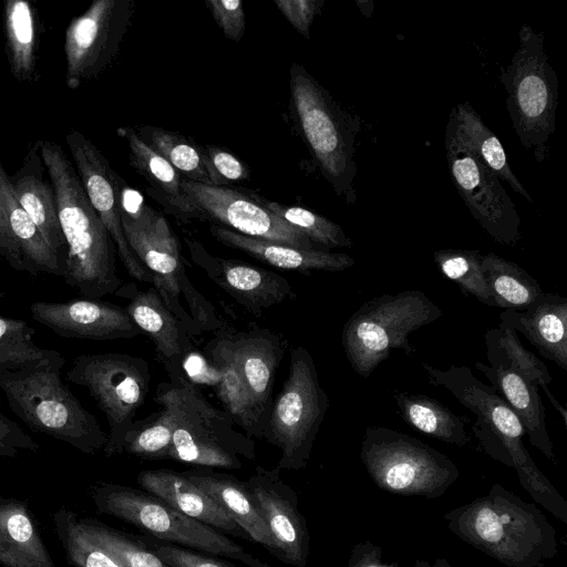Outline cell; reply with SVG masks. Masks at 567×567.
I'll return each instance as SVG.
<instances>
[{"label": "cell", "mask_w": 567, "mask_h": 567, "mask_svg": "<svg viewBox=\"0 0 567 567\" xmlns=\"http://www.w3.org/2000/svg\"><path fill=\"white\" fill-rule=\"evenodd\" d=\"M54 188L66 245L63 280L87 299H101L122 287L115 245L92 207L79 175L60 145L38 141Z\"/></svg>", "instance_id": "1"}, {"label": "cell", "mask_w": 567, "mask_h": 567, "mask_svg": "<svg viewBox=\"0 0 567 567\" xmlns=\"http://www.w3.org/2000/svg\"><path fill=\"white\" fill-rule=\"evenodd\" d=\"M431 385L447 390L476 416L472 431L493 460L513 467L534 499L567 523V503L536 466L523 443L525 429L505 400L465 365L446 370L422 362Z\"/></svg>", "instance_id": "2"}, {"label": "cell", "mask_w": 567, "mask_h": 567, "mask_svg": "<svg viewBox=\"0 0 567 567\" xmlns=\"http://www.w3.org/2000/svg\"><path fill=\"white\" fill-rule=\"evenodd\" d=\"M444 517L460 538L509 567H540L557 554L543 513L499 484Z\"/></svg>", "instance_id": "3"}, {"label": "cell", "mask_w": 567, "mask_h": 567, "mask_svg": "<svg viewBox=\"0 0 567 567\" xmlns=\"http://www.w3.org/2000/svg\"><path fill=\"white\" fill-rule=\"evenodd\" d=\"M64 363L56 351L38 364L0 371V390L11 411L33 432L94 454L104 449L107 434L62 381Z\"/></svg>", "instance_id": "4"}, {"label": "cell", "mask_w": 567, "mask_h": 567, "mask_svg": "<svg viewBox=\"0 0 567 567\" xmlns=\"http://www.w3.org/2000/svg\"><path fill=\"white\" fill-rule=\"evenodd\" d=\"M289 111L305 146L334 193L357 202L355 136L358 117L350 116L301 64L289 70Z\"/></svg>", "instance_id": "5"}, {"label": "cell", "mask_w": 567, "mask_h": 567, "mask_svg": "<svg viewBox=\"0 0 567 567\" xmlns=\"http://www.w3.org/2000/svg\"><path fill=\"white\" fill-rule=\"evenodd\" d=\"M154 401L171 413L166 460L227 470H240L241 457L255 460L254 440L235 430L230 415L213 406L183 375L171 372V381L158 385Z\"/></svg>", "instance_id": "6"}, {"label": "cell", "mask_w": 567, "mask_h": 567, "mask_svg": "<svg viewBox=\"0 0 567 567\" xmlns=\"http://www.w3.org/2000/svg\"><path fill=\"white\" fill-rule=\"evenodd\" d=\"M90 494L100 514L122 519L157 539L233 558L248 567H271L223 532L185 515L144 489L100 481L91 486Z\"/></svg>", "instance_id": "7"}, {"label": "cell", "mask_w": 567, "mask_h": 567, "mask_svg": "<svg viewBox=\"0 0 567 567\" xmlns=\"http://www.w3.org/2000/svg\"><path fill=\"white\" fill-rule=\"evenodd\" d=\"M443 316L423 291L384 293L363 302L346 321L341 343L354 372L368 378L392 350L415 353L409 336Z\"/></svg>", "instance_id": "8"}, {"label": "cell", "mask_w": 567, "mask_h": 567, "mask_svg": "<svg viewBox=\"0 0 567 567\" xmlns=\"http://www.w3.org/2000/svg\"><path fill=\"white\" fill-rule=\"evenodd\" d=\"M518 38V48L499 80L516 135L542 163L556 126L558 78L544 49V33L524 24Z\"/></svg>", "instance_id": "9"}, {"label": "cell", "mask_w": 567, "mask_h": 567, "mask_svg": "<svg viewBox=\"0 0 567 567\" xmlns=\"http://www.w3.org/2000/svg\"><path fill=\"white\" fill-rule=\"evenodd\" d=\"M329 408L315 360L301 346L290 350V363L281 391L271 404L265 440L278 447V471L303 470Z\"/></svg>", "instance_id": "10"}, {"label": "cell", "mask_w": 567, "mask_h": 567, "mask_svg": "<svg viewBox=\"0 0 567 567\" xmlns=\"http://www.w3.org/2000/svg\"><path fill=\"white\" fill-rule=\"evenodd\" d=\"M360 457L380 488L401 495L437 497L460 475L446 455L412 435L384 426L365 429Z\"/></svg>", "instance_id": "11"}, {"label": "cell", "mask_w": 567, "mask_h": 567, "mask_svg": "<svg viewBox=\"0 0 567 567\" xmlns=\"http://www.w3.org/2000/svg\"><path fill=\"white\" fill-rule=\"evenodd\" d=\"M150 368L145 359L106 352L78 355L66 380L85 388L109 424L106 456L123 453L124 437L150 391Z\"/></svg>", "instance_id": "12"}, {"label": "cell", "mask_w": 567, "mask_h": 567, "mask_svg": "<svg viewBox=\"0 0 567 567\" xmlns=\"http://www.w3.org/2000/svg\"><path fill=\"white\" fill-rule=\"evenodd\" d=\"M444 147L452 182L474 219L495 241L515 246L520 239L516 206L497 175L473 151L453 110L445 128Z\"/></svg>", "instance_id": "13"}, {"label": "cell", "mask_w": 567, "mask_h": 567, "mask_svg": "<svg viewBox=\"0 0 567 567\" xmlns=\"http://www.w3.org/2000/svg\"><path fill=\"white\" fill-rule=\"evenodd\" d=\"M122 227L130 248L152 274L153 287L188 333H200L190 315L182 306L183 295L187 305L199 295L187 278L178 243L166 219L148 205L142 204L134 212H121Z\"/></svg>", "instance_id": "14"}, {"label": "cell", "mask_w": 567, "mask_h": 567, "mask_svg": "<svg viewBox=\"0 0 567 567\" xmlns=\"http://www.w3.org/2000/svg\"><path fill=\"white\" fill-rule=\"evenodd\" d=\"M134 0H95L68 25L65 82L76 90L115 60L135 13Z\"/></svg>", "instance_id": "15"}, {"label": "cell", "mask_w": 567, "mask_h": 567, "mask_svg": "<svg viewBox=\"0 0 567 567\" xmlns=\"http://www.w3.org/2000/svg\"><path fill=\"white\" fill-rule=\"evenodd\" d=\"M182 188L198 215H205L225 228L296 248L318 249L302 231L264 207L255 195L184 178Z\"/></svg>", "instance_id": "16"}, {"label": "cell", "mask_w": 567, "mask_h": 567, "mask_svg": "<svg viewBox=\"0 0 567 567\" xmlns=\"http://www.w3.org/2000/svg\"><path fill=\"white\" fill-rule=\"evenodd\" d=\"M65 142L89 200L110 234L125 269L134 279L153 285L152 274L132 251L123 231L121 212L124 182L102 152L81 132L72 130L66 134Z\"/></svg>", "instance_id": "17"}, {"label": "cell", "mask_w": 567, "mask_h": 567, "mask_svg": "<svg viewBox=\"0 0 567 567\" xmlns=\"http://www.w3.org/2000/svg\"><path fill=\"white\" fill-rule=\"evenodd\" d=\"M279 472L257 465L244 484L271 533L279 560L305 567L310 547L307 523L299 511L297 493Z\"/></svg>", "instance_id": "18"}, {"label": "cell", "mask_w": 567, "mask_h": 567, "mask_svg": "<svg viewBox=\"0 0 567 567\" xmlns=\"http://www.w3.org/2000/svg\"><path fill=\"white\" fill-rule=\"evenodd\" d=\"M32 318L63 338L110 341L142 334L124 307L101 299L35 301Z\"/></svg>", "instance_id": "19"}, {"label": "cell", "mask_w": 567, "mask_h": 567, "mask_svg": "<svg viewBox=\"0 0 567 567\" xmlns=\"http://www.w3.org/2000/svg\"><path fill=\"white\" fill-rule=\"evenodd\" d=\"M224 334L266 434L275 374L287 341L280 333L257 327Z\"/></svg>", "instance_id": "20"}, {"label": "cell", "mask_w": 567, "mask_h": 567, "mask_svg": "<svg viewBox=\"0 0 567 567\" xmlns=\"http://www.w3.org/2000/svg\"><path fill=\"white\" fill-rule=\"evenodd\" d=\"M195 261L210 279L248 312L260 316L292 295L290 282L279 274L234 259L194 250Z\"/></svg>", "instance_id": "21"}, {"label": "cell", "mask_w": 567, "mask_h": 567, "mask_svg": "<svg viewBox=\"0 0 567 567\" xmlns=\"http://www.w3.org/2000/svg\"><path fill=\"white\" fill-rule=\"evenodd\" d=\"M47 168L37 142L30 147L21 167L9 176L13 194L48 244L65 261L66 245L61 229L54 188L45 176Z\"/></svg>", "instance_id": "22"}, {"label": "cell", "mask_w": 567, "mask_h": 567, "mask_svg": "<svg viewBox=\"0 0 567 567\" xmlns=\"http://www.w3.org/2000/svg\"><path fill=\"white\" fill-rule=\"evenodd\" d=\"M499 320L519 331L544 359L567 370V298L544 292L523 311H502Z\"/></svg>", "instance_id": "23"}, {"label": "cell", "mask_w": 567, "mask_h": 567, "mask_svg": "<svg viewBox=\"0 0 567 567\" xmlns=\"http://www.w3.org/2000/svg\"><path fill=\"white\" fill-rule=\"evenodd\" d=\"M137 483L185 515L224 533L249 539L236 522L182 472L145 470L138 473Z\"/></svg>", "instance_id": "24"}, {"label": "cell", "mask_w": 567, "mask_h": 567, "mask_svg": "<svg viewBox=\"0 0 567 567\" xmlns=\"http://www.w3.org/2000/svg\"><path fill=\"white\" fill-rule=\"evenodd\" d=\"M210 234L223 245L240 250L264 264L303 275L313 270L342 271L355 264L347 254L296 248L248 237L220 226H212Z\"/></svg>", "instance_id": "25"}, {"label": "cell", "mask_w": 567, "mask_h": 567, "mask_svg": "<svg viewBox=\"0 0 567 567\" xmlns=\"http://www.w3.org/2000/svg\"><path fill=\"white\" fill-rule=\"evenodd\" d=\"M115 293L128 299L125 310L167 362L174 364L192 348L187 329L166 307L154 287L141 291L134 285L122 286Z\"/></svg>", "instance_id": "26"}, {"label": "cell", "mask_w": 567, "mask_h": 567, "mask_svg": "<svg viewBox=\"0 0 567 567\" xmlns=\"http://www.w3.org/2000/svg\"><path fill=\"white\" fill-rule=\"evenodd\" d=\"M182 473L227 513L249 539L260 544L279 559V551L271 533L244 482L230 474L207 470Z\"/></svg>", "instance_id": "27"}, {"label": "cell", "mask_w": 567, "mask_h": 567, "mask_svg": "<svg viewBox=\"0 0 567 567\" xmlns=\"http://www.w3.org/2000/svg\"><path fill=\"white\" fill-rule=\"evenodd\" d=\"M475 367L517 415L528 435L529 443L555 462L553 443L545 422V408L538 386L501 365H489L477 361Z\"/></svg>", "instance_id": "28"}, {"label": "cell", "mask_w": 567, "mask_h": 567, "mask_svg": "<svg viewBox=\"0 0 567 567\" xmlns=\"http://www.w3.org/2000/svg\"><path fill=\"white\" fill-rule=\"evenodd\" d=\"M0 564L3 567H55L28 504L0 497Z\"/></svg>", "instance_id": "29"}, {"label": "cell", "mask_w": 567, "mask_h": 567, "mask_svg": "<svg viewBox=\"0 0 567 567\" xmlns=\"http://www.w3.org/2000/svg\"><path fill=\"white\" fill-rule=\"evenodd\" d=\"M204 353L218 373L217 396L234 423L240 426L247 436L265 437L261 423L241 375L233 359L224 332L213 338L204 348Z\"/></svg>", "instance_id": "30"}, {"label": "cell", "mask_w": 567, "mask_h": 567, "mask_svg": "<svg viewBox=\"0 0 567 567\" xmlns=\"http://www.w3.org/2000/svg\"><path fill=\"white\" fill-rule=\"evenodd\" d=\"M0 184L10 227L22 256L25 272L32 277L48 274L63 278L64 260L48 244L18 203L3 167L0 171Z\"/></svg>", "instance_id": "31"}, {"label": "cell", "mask_w": 567, "mask_h": 567, "mask_svg": "<svg viewBox=\"0 0 567 567\" xmlns=\"http://www.w3.org/2000/svg\"><path fill=\"white\" fill-rule=\"evenodd\" d=\"M393 398L399 415L414 430L457 446L472 445L465 430L468 419L456 415L436 399L408 392H394Z\"/></svg>", "instance_id": "32"}, {"label": "cell", "mask_w": 567, "mask_h": 567, "mask_svg": "<svg viewBox=\"0 0 567 567\" xmlns=\"http://www.w3.org/2000/svg\"><path fill=\"white\" fill-rule=\"evenodd\" d=\"M38 16L27 0L4 2L6 53L10 72L20 82L35 79L38 63Z\"/></svg>", "instance_id": "33"}, {"label": "cell", "mask_w": 567, "mask_h": 567, "mask_svg": "<svg viewBox=\"0 0 567 567\" xmlns=\"http://www.w3.org/2000/svg\"><path fill=\"white\" fill-rule=\"evenodd\" d=\"M128 148L130 163L177 210L198 215L197 209L182 188V176L161 155L147 146L135 128L124 126L116 130Z\"/></svg>", "instance_id": "34"}, {"label": "cell", "mask_w": 567, "mask_h": 567, "mask_svg": "<svg viewBox=\"0 0 567 567\" xmlns=\"http://www.w3.org/2000/svg\"><path fill=\"white\" fill-rule=\"evenodd\" d=\"M481 266L495 307L523 311L544 293L525 269L494 252L482 255Z\"/></svg>", "instance_id": "35"}, {"label": "cell", "mask_w": 567, "mask_h": 567, "mask_svg": "<svg viewBox=\"0 0 567 567\" xmlns=\"http://www.w3.org/2000/svg\"><path fill=\"white\" fill-rule=\"evenodd\" d=\"M141 140L166 159L184 179L213 185L204 147L184 135L165 128L142 125L135 128Z\"/></svg>", "instance_id": "36"}, {"label": "cell", "mask_w": 567, "mask_h": 567, "mask_svg": "<svg viewBox=\"0 0 567 567\" xmlns=\"http://www.w3.org/2000/svg\"><path fill=\"white\" fill-rule=\"evenodd\" d=\"M453 111L458 127L478 158L519 196L533 203L532 196L512 171L498 137L485 125L481 115L468 102L458 103Z\"/></svg>", "instance_id": "37"}, {"label": "cell", "mask_w": 567, "mask_h": 567, "mask_svg": "<svg viewBox=\"0 0 567 567\" xmlns=\"http://www.w3.org/2000/svg\"><path fill=\"white\" fill-rule=\"evenodd\" d=\"M489 365L507 368L536 386L546 388L551 382L546 364L520 342L517 332L499 323L484 334Z\"/></svg>", "instance_id": "38"}, {"label": "cell", "mask_w": 567, "mask_h": 567, "mask_svg": "<svg viewBox=\"0 0 567 567\" xmlns=\"http://www.w3.org/2000/svg\"><path fill=\"white\" fill-rule=\"evenodd\" d=\"M74 512L62 507L53 514L55 535L70 567H124L80 526Z\"/></svg>", "instance_id": "39"}, {"label": "cell", "mask_w": 567, "mask_h": 567, "mask_svg": "<svg viewBox=\"0 0 567 567\" xmlns=\"http://www.w3.org/2000/svg\"><path fill=\"white\" fill-rule=\"evenodd\" d=\"M83 530L106 548L124 567H169L137 536L118 530L106 524L78 516Z\"/></svg>", "instance_id": "40"}, {"label": "cell", "mask_w": 567, "mask_h": 567, "mask_svg": "<svg viewBox=\"0 0 567 567\" xmlns=\"http://www.w3.org/2000/svg\"><path fill=\"white\" fill-rule=\"evenodd\" d=\"M35 333L27 321L0 315V371H18L40 363L56 350L34 343Z\"/></svg>", "instance_id": "41"}, {"label": "cell", "mask_w": 567, "mask_h": 567, "mask_svg": "<svg viewBox=\"0 0 567 567\" xmlns=\"http://www.w3.org/2000/svg\"><path fill=\"white\" fill-rule=\"evenodd\" d=\"M441 274L482 303L495 307L482 270V254L476 249H441L433 254Z\"/></svg>", "instance_id": "42"}, {"label": "cell", "mask_w": 567, "mask_h": 567, "mask_svg": "<svg viewBox=\"0 0 567 567\" xmlns=\"http://www.w3.org/2000/svg\"><path fill=\"white\" fill-rule=\"evenodd\" d=\"M257 200L272 214L302 231L317 247L326 251L331 248L351 247L352 241L343 229L332 220L299 206H288L255 195Z\"/></svg>", "instance_id": "43"}, {"label": "cell", "mask_w": 567, "mask_h": 567, "mask_svg": "<svg viewBox=\"0 0 567 567\" xmlns=\"http://www.w3.org/2000/svg\"><path fill=\"white\" fill-rule=\"evenodd\" d=\"M161 409L140 421H134L123 442V453L143 460H166L171 445L173 425L168 409L158 404Z\"/></svg>", "instance_id": "44"}, {"label": "cell", "mask_w": 567, "mask_h": 567, "mask_svg": "<svg viewBox=\"0 0 567 567\" xmlns=\"http://www.w3.org/2000/svg\"><path fill=\"white\" fill-rule=\"evenodd\" d=\"M204 150L212 171L213 186L227 187L231 183L249 179L248 166L228 150L215 145H206Z\"/></svg>", "instance_id": "45"}, {"label": "cell", "mask_w": 567, "mask_h": 567, "mask_svg": "<svg viewBox=\"0 0 567 567\" xmlns=\"http://www.w3.org/2000/svg\"><path fill=\"white\" fill-rule=\"evenodd\" d=\"M205 3L225 37L239 42L246 25L243 2L240 0H206Z\"/></svg>", "instance_id": "46"}, {"label": "cell", "mask_w": 567, "mask_h": 567, "mask_svg": "<svg viewBox=\"0 0 567 567\" xmlns=\"http://www.w3.org/2000/svg\"><path fill=\"white\" fill-rule=\"evenodd\" d=\"M275 4L293 29L309 39L311 25L324 0H276Z\"/></svg>", "instance_id": "47"}, {"label": "cell", "mask_w": 567, "mask_h": 567, "mask_svg": "<svg viewBox=\"0 0 567 567\" xmlns=\"http://www.w3.org/2000/svg\"><path fill=\"white\" fill-rule=\"evenodd\" d=\"M39 449L37 441L0 411V460L14 458L22 451L38 453Z\"/></svg>", "instance_id": "48"}, {"label": "cell", "mask_w": 567, "mask_h": 567, "mask_svg": "<svg viewBox=\"0 0 567 567\" xmlns=\"http://www.w3.org/2000/svg\"><path fill=\"white\" fill-rule=\"evenodd\" d=\"M154 549L169 567H230L221 560L173 544L159 545Z\"/></svg>", "instance_id": "49"}, {"label": "cell", "mask_w": 567, "mask_h": 567, "mask_svg": "<svg viewBox=\"0 0 567 567\" xmlns=\"http://www.w3.org/2000/svg\"><path fill=\"white\" fill-rule=\"evenodd\" d=\"M2 167L0 162V171ZM3 266L25 272L22 256L10 227L0 184V268Z\"/></svg>", "instance_id": "50"}, {"label": "cell", "mask_w": 567, "mask_h": 567, "mask_svg": "<svg viewBox=\"0 0 567 567\" xmlns=\"http://www.w3.org/2000/svg\"><path fill=\"white\" fill-rule=\"evenodd\" d=\"M543 391L545 392L546 396L550 400L551 405L555 408V410L561 415L564 424H567V411L564 405H561L553 395L551 391L549 390V386L543 388Z\"/></svg>", "instance_id": "51"}, {"label": "cell", "mask_w": 567, "mask_h": 567, "mask_svg": "<svg viewBox=\"0 0 567 567\" xmlns=\"http://www.w3.org/2000/svg\"><path fill=\"white\" fill-rule=\"evenodd\" d=\"M349 567H389V566H382L381 564L377 563L374 558L372 559H358V557L353 554L350 566Z\"/></svg>", "instance_id": "52"}, {"label": "cell", "mask_w": 567, "mask_h": 567, "mask_svg": "<svg viewBox=\"0 0 567 567\" xmlns=\"http://www.w3.org/2000/svg\"><path fill=\"white\" fill-rule=\"evenodd\" d=\"M355 3L358 4L361 12L365 17H368V18L371 17V14H372L371 11H373V2L372 1H357Z\"/></svg>", "instance_id": "53"}, {"label": "cell", "mask_w": 567, "mask_h": 567, "mask_svg": "<svg viewBox=\"0 0 567 567\" xmlns=\"http://www.w3.org/2000/svg\"><path fill=\"white\" fill-rule=\"evenodd\" d=\"M417 567H449V566H430V565L423 563L422 566H417Z\"/></svg>", "instance_id": "54"}, {"label": "cell", "mask_w": 567, "mask_h": 567, "mask_svg": "<svg viewBox=\"0 0 567 567\" xmlns=\"http://www.w3.org/2000/svg\"><path fill=\"white\" fill-rule=\"evenodd\" d=\"M4 291L0 290V298L4 297Z\"/></svg>", "instance_id": "55"}]
</instances>
